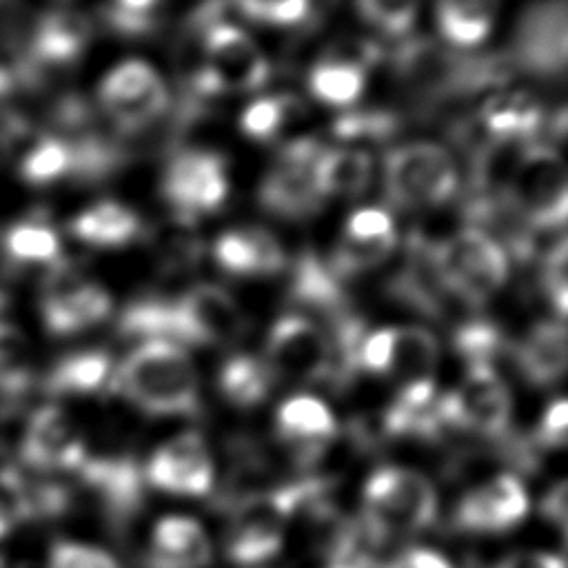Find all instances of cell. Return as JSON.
I'll list each match as a JSON object with an SVG mask.
<instances>
[{
  "label": "cell",
  "instance_id": "obj_1",
  "mask_svg": "<svg viewBox=\"0 0 568 568\" xmlns=\"http://www.w3.org/2000/svg\"><path fill=\"white\" fill-rule=\"evenodd\" d=\"M390 69L422 113L499 91L513 75L506 53H464L419 36L393 47Z\"/></svg>",
  "mask_w": 568,
  "mask_h": 568
},
{
  "label": "cell",
  "instance_id": "obj_2",
  "mask_svg": "<svg viewBox=\"0 0 568 568\" xmlns=\"http://www.w3.org/2000/svg\"><path fill=\"white\" fill-rule=\"evenodd\" d=\"M111 388L149 415H195L197 371L189 353L162 339L140 342L111 373Z\"/></svg>",
  "mask_w": 568,
  "mask_h": 568
},
{
  "label": "cell",
  "instance_id": "obj_3",
  "mask_svg": "<svg viewBox=\"0 0 568 568\" xmlns=\"http://www.w3.org/2000/svg\"><path fill=\"white\" fill-rule=\"evenodd\" d=\"M435 517L437 493L422 473L384 466L368 477L359 524L384 555L397 539L424 530Z\"/></svg>",
  "mask_w": 568,
  "mask_h": 568
},
{
  "label": "cell",
  "instance_id": "obj_4",
  "mask_svg": "<svg viewBox=\"0 0 568 568\" xmlns=\"http://www.w3.org/2000/svg\"><path fill=\"white\" fill-rule=\"evenodd\" d=\"M433 251L446 291L470 308L490 300L508 277V255L499 240L477 226L433 240Z\"/></svg>",
  "mask_w": 568,
  "mask_h": 568
},
{
  "label": "cell",
  "instance_id": "obj_5",
  "mask_svg": "<svg viewBox=\"0 0 568 568\" xmlns=\"http://www.w3.org/2000/svg\"><path fill=\"white\" fill-rule=\"evenodd\" d=\"M384 197L395 209H430L448 202L459 189L450 151L437 142H408L384 158Z\"/></svg>",
  "mask_w": 568,
  "mask_h": 568
},
{
  "label": "cell",
  "instance_id": "obj_6",
  "mask_svg": "<svg viewBox=\"0 0 568 568\" xmlns=\"http://www.w3.org/2000/svg\"><path fill=\"white\" fill-rule=\"evenodd\" d=\"M508 204L535 233L564 229L568 215V173L552 144L528 142L521 149L508 184Z\"/></svg>",
  "mask_w": 568,
  "mask_h": 568
},
{
  "label": "cell",
  "instance_id": "obj_7",
  "mask_svg": "<svg viewBox=\"0 0 568 568\" xmlns=\"http://www.w3.org/2000/svg\"><path fill=\"white\" fill-rule=\"evenodd\" d=\"M98 104L115 133L126 140L144 133L169 115L171 91L149 62L126 60L102 78Z\"/></svg>",
  "mask_w": 568,
  "mask_h": 568
},
{
  "label": "cell",
  "instance_id": "obj_8",
  "mask_svg": "<svg viewBox=\"0 0 568 568\" xmlns=\"http://www.w3.org/2000/svg\"><path fill=\"white\" fill-rule=\"evenodd\" d=\"M262 362L273 382H328L333 368L331 339L315 320L302 313H286L271 326Z\"/></svg>",
  "mask_w": 568,
  "mask_h": 568
},
{
  "label": "cell",
  "instance_id": "obj_9",
  "mask_svg": "<svg viewBox=\"0 0 568 568\" xmlns=\"http://www.w3.org/2000/svg\"><path fill=\"white\" fill-rule=\"evenodd\" d=\"M513 71L535 78H561L568 62V7L566 0H537L528 4L504 51Z\"/></svg>",
  "mask_w": 568,
  "mask_h": 568
},
{
  "label": "cell",
  "instance_id": "obj_10",
  "mask_svg": "<svg viewBox=\"0 0 568 568\" xmlns=\"http://www.w3.org/2000/svg\"><path fill=\"white\" fill-rule=\"evenodd\" d=\"M322 146L315 138H297L280 149L257 191V202L266 213L304 220L322 209L324 197L315 182V160Z\"/></svg>",
  "mask_w": 568,
  "mask_h": 568
},
{
  "label": "cell",
  "instance_id": "obj_11",
  "mask_svg": "<svg viewBox=\"0 0 568 568\" xmlns=\"http://www.w3.org/2000/svg\"><path fill=\"white\" fill-rule=\"evenodd\" d=\"M437 408L444 428L473 430L497 439L510 426L513 399L495 368L470 366L455 390L437 397Z\"/></svg>",
  "mask_w": 568,
  "mask_h": 568
},
{
  "label": "cell",
  "instance_id": "obj_12",
  "mask_svg": "<svg viewBox=\"0 0 568 568\" xmlns=\"http://www.w3.org/2000/svg\"><path fill=\"white\" fill-rule=\"evenodd\" d=\"M160 189L178 220L193 224L197 215H209L224 204L226 162L209 149H182L169 160Z\"/></svg>",
  "mask_w": 568,
  "mask_h": 568
},
{
  "label": "cell",
  "instance_id": "obj_13",
  "mask_svg": "<svg viewBox=\"0 0 568 568\" xmlns=\"http://www.w3.org/2000/svg\"><path fill=\"white\" fill-rule=\"evenodd\" d=\"M40 313L44 328L55 337L75 335L109 317L111 295L64 262L49 264L42 282Z\"/></svg>",
  "mask_w": 568,
  "mask_h": 568
},
{
  "label": "cell",
  "instance_id": "obj_14",
  "mask_svg": "<svg viewBox=\"0 0 568 568\" xmlns=\"http://www.w3.org/2000/svg\"><path fill=\"white\" fill-rule=\"evenodd\" d=\"M204 69L220 93L257 91L266 84L271 67L257 42L237 24L222 20L202 31Z\"/></svg>",
  "mask_w": 568,
  "mask_h": 568
},
{
  "label": "cell",
  "instance_id": "obj_15",
  "mask_svg": "<svg viewBox=\"0 0 568 568\" xmlns=\"http://www.w3.org/2000/svg\"><path fill=\"white\" fill-rule=\"evenodd\" d=\"M22 462L38 473L78 470L87 448L78 424L60 406H42L31 413L20 437Z\"/></svg>",
  "mask_w": 568,
  "mask_h": 568
},
{
  "label": "cell",
  "instance_id": "obj_16",
  "mask_svg": "<svg viewBox=\"0 0 568 568\" xmlns=\"http://www.w3.org/2000/svg\"><path fill=\"white\" fill-rule=\"evenodd\" d=\"M144 477L164 493L200 497L213 486V457L202 435L189 430L155 448Z\"/></svg>",
  "mask_w": 568,
  "mask_h": 568
},
{
  "label": "cell",
  "instance_id": "obj_17",
  "mask_svg": "<svg viewBox=\"0 0 568 568\" xmlns=\"http://www.w3.org/2000/svg\"><path fill=\"white\" fill-rule=\"evenodd\" d=\"M175 306L189 346L229 342L244 331V313L224 286L200 282L175 297Z\"/></svg>",
  "mask_w": 568,
  "mask_h": 568
},
{
  "label": "cell",
  "instance_id": "obj_18",
  "mask_svg": "<svg viewBox=\"0 0 568 568\" xmlns=\"http://www.w3.org/2000/svg\"><path fill=\"white\" fill-rule=\"evenodd\" d=\"M528 513V495L515 475H499L462 497L455 526L473 535H499L515 528Z\"/></svg>",
  "mask_w": 568,
  "mask_h": 568
},
{
  "label": "cell",
  "instance_id": "obj_19",
  "mask_svg": "<svg viewBox=\"0 0 568 568\" xmlns=\"http://www.w3.org/2000/svg\"><path fill=\"white\" fill-rule=\"evenodd\" d=\"M91 40V24L87 16L78 11H51L44 13L33 27L31 40L20 55L29 71L47 84L49 73L73 64Z\"/></svg>",
  "mask_w": 568,
  "mask_h": 568
},
{
  "label": "cell",
  "instance_id": "obj_20",
  "mask_svg": "<svg viewBox=\"0 0 568 568\" xmlns=\"http://www.w3.org/2000/svg\"><path fill=\"white\" fill-rule=\"evenodd\" d=\"M386 288L393 300L428 317H442L448 300H453L437 271L433 240L422 237L419 233H413L410 240H406L404 260Z\"/></svg>",
  "mask_w": 568,
  "mask_h": 568
},
{
  "label": "cell",
  "instance_id": "obj_21",
  "mask_svg": "<svg viewBox=\"0 0 568 568\" xmlns=\"http://www.w3.org/2000/svg\"><path fill=\"white\" fill-rule=\"evenodd\" d=\"M78 473L98 493L111 519L124 524L142 508L144 473L131 457H87Z\"/></svg>",
  "mask_w": 568,
  "mask_h": 568
},
{
  "label": "cell",
  "instance_id": "obj_22",
  "mask_svg": "<svg viewBox=\"0 0 568 568\" xmlns=\"http://www.w3.org/2000/svg\"><path fill=\"white\" fill-rule=\"evenodd\" d=\"M217 266L231 275H275L284 271L286 255L280 240L260 226L229 229L213 242Z\"/></svg>",
  "mask_w": 568,
  "mask_h": 568
},
{
  "label": "cell",
  "instance_id": "obj_23",
  "mask_svg": "<svg viewBox=\"0 0 568 568\" xmlns=\"http://www.w3.org/2000/svg\"><path fill=\"white\" fill-rule=\"evenodd\" d=\"M288 300L302 311L320 315L324 324L353 311L344 291V282L313 251H304L295 260L291 268Z\"/></svg>",
  "mask_w": 568,
  "mask_h": 568
},
{
  "label": "cell",
  "instance_id": "obj_24",
  "mask_svg": "<svg viewBox=\"0 0 568 568\" xmlns=\"http://www.w3.org/2000/svg\"><path fill=\"white\" fill-rule=\"evenodd\" d=\"M277 433L295 450V457L306 464L335 437L337 422L322 399L295 395L277 408Z\"/></svg>",
  "mask_w": 568,
  "mask_h": 568
},
{
  "label": "cell",
  "instance_id": "obj_25",
  "mask_svg": "<svg viewBox=\"0 0 568 568\" xmlns=\"http://www.w3.org/2000/svg\"><path fill=\"white\" fill-rule=\"evenodd\" d=\"M544 124L539 102L521 91H495L477 111L484 140L528 144Z\"/></svg>",
  "mask_w": 568,
  "mask_h": 568
},
{
  "label": "cell",
  "instance_id": "obj_26",
  "mask_svg": "<svg viewBox=\"0 0 568 568\" xmlns=\"http://www.w3.org/2000/svg\"><path fill=\"white\" fill-rule=\"evenodd\" d=\"M521 377L535 386H552L566 371V326L561 320H541L510 346Z\"/></svg>",
  "mask_w": 568,
  "mask_h": 568
},
{
  "label": "cell",
  "instance_id": "obj_27",
  "mask_svg": "<svg viewBox=\"0 0 568 568\" xmlns=\"http://www.w3.org/2000/svg\"><path fill=\"white\" fill-rule=\"evenodd\" d=\"M211 541L204 528L184 515L162 517L151 535L146 555L149 568H206L211 564Z\"/></svg>",
  "mask_w": 568,
  "mask_h": 568
},
{
  "label": "cell",
  "instance_id": "obj_28",
  "mask_svg": "<svg viewBox=\"0 0 568 568\" xmlns=\"http://www.w3.org/2000/svg\"><path fill=\"white\" fill-rule=\"evenodd\" d=\"M373 178L371 153L359 146H322L315 160V182L322 197H355Z\"/></svg>",
  "mask_w": 568,
  "mask_h": 568
},
{
  "label": "cell",
  "instance_id": "obj_29",
  "mask_svg": "<svg viewBox=\"0 0 568 568\" xmlns=\"http://www.w3.org/2000/svg\"><path fill=\"white\" fill-rule=\"evenodd\" d=\"M69 231L89 246L118 248L142 233V222L133 209L113 200H102L80 211L71 220Z\"/></svg>",
  "mask_w": 568,
  "mask_h": 568
},
{
  "label": "cell",
  "instance_id": "obj_30",
  "mask_svg": "<svg viewBox=\"0 0 568 568\" xmlns=\"http://www.w3.org/2000/svg\"><path fill=\"white\" fill-rule=\"evenodd\" d=\"M118 333L126 339H162L182 346L184 335L175 297L166 300L160 295H142L131 300L118 317Z\"/></svg>",
  "mask_w": 568,
  "mask_h": 568
},
{
  "label": "cell",
  "instance_id": "obj_31",
  "mask_svg": "<svg viewBox=\"0 0 568 568\" xmlns=\"http://www.w3.org/2000/svg\"><path fill=\"white\" fill-rule=\"evenodd\" d=\"M497 9L499 0H437L435 18L442 38L462 51L488 38Z\"/></svg>",
  "mask_w": 568,
  "mask_h": 568
},
{
  "label": "cell",
  "instance_id": "obj_32",
  "mask_svg": "<svg viewBox=\"0 0 568 568\" xmlns=\"http://www.w3.org/2000/svg\"><path fill=\"white\" fill-rule=\"evenodd\" d=\"M113 364L109 353L91 348L60 357L44 377V390L51 395H91L111 379Z\"/></svg>",
  "mask_w": 568,
  "mask_h": 568
},
{
  "label": "cell",
  "instance_id": "obj_33",
  "mask_svg": "<svg viewBox=\"0 0 568 568\" xmlns=\"http://www.w3.org/2000/svg\"><path fill=\"white\" fill-rule=\"evenodd\" d=\"M366 87V69L353 60L326 53L308 73V89L315 100L328 106H353Z\"/></svg>",
  "mask_w": 568,
  "mask_h": 568
},
{
  "label": "cell",
  "instance_id": "obj_34",
  "mask_svg": "<svg viewBox=\"0 0 568 568\" xmlns=\"http://www.w3.org/2000/svg\"><path fill=\"white\" fill-rule=\"evenodd\" d=\"M439 359L437 337L424 326L393 328V351L388 373L402 384L430 379Z\"/></svg>",
  "mask_w": 568,
  "mask_h": 568
},
{
  "label": "cell",
  "instance_id": "obj_35",
  "mask_svg": "<svg viewBox=\"0 0 568 568\" xmlns=\"http://www.w3.org/2000/svg\"><path fill=\"white\" fill-rule=\"evenodd\" d=\"M217 384L222 395L240 406V408H251L257 406L266 399L271 386L275 384L266 364L262 362V357L255 355H233L229 357L217 375Z\"/></svg>",
  "mask_w": 568,
  "mask_h": 568
},
{
  "label": "cell",
  "instance_id": "obj_36",
  "mask_svg": "<svg viewBox=\"0 0 568 568\" xmlns=\"http://www.w3.org/2000/svg\"><path fill=\"white\" fill-rule=\"evenodd\" d=\"M4 253L18 266H49L60 260V237L42 217H27L9 226L4 233Z\"/></svg>",
  "mask_w": 568,
  "mask_h": 568
},
{
  "label": "cell",
  "instance_id": "obj_37",
  "mask_svg": "<svg viewBox=\"0 0 568 568\" xmlns=\"http://www.w3.org/2000/svg\"><path fill=\"white\" fill-rule=\"evenodd\" d=\"M453 348L466 362V368L470 366L495 368V362L506 351H510V344L504 331L495 322L486 317H470L457 324L453 333Z\"/></svg>",
  "mask_w": 568,
  "mask_h": 568
},
{
  "label": "cell",
  "instance_id": "obj_38",
  "mask_svg": "<svg viewBox=\"0 0 568 568\" xmlns=\"http://www.w3.org/2000/svg\"><path fill=\"white\" fill-rule=\"evenodd\" d=\"M395 246H397V235L382 237V240H351L342 235V240L335 244L326 264L344 282L353 275L366 273L379 266L382 262H386L395 251Z\"/></svg>",
  "mask_w": 568,
  "mask_h": 568
},
{
  "label": "cell",
  "instance_id": "obj_39",
  "mask_svg": "<svg viewBox=\"0 0 568 568\" xmlns=\"http://www.w3.org/2000/svg\"><path fill=\"white\" fill-rule=\"evenodd\" d=\"M300 106L293 95H262L246 104L240 115V129L255 142H271Z\"/></svg>",
  "mask_w": 568,
  "mask_h": 568
},
{
  "label": "cell",
  "instance_id": "obj_40",
  "mask_svg": "<svg viewBox=\"0 0 568 568\" xmlns=\"http://www.w3.org/2000/svg\"><path fill=\"white\" fill-rule=\"evenodd\" d=\"M399 126V115L388 109H348L335 118L333 135L342 142H386Z\"/></svg>",
  "mask_w": 568,
  "mask_h": 568
},
{
  "label": "cell",
  "instance_id": "obj_41",
  "mask_svg": "<svg viewBox=\"0 0 568 568\" xmlns=\"http://www.w3.org/2000/svg\"><path fill=\"white\" fill-rule=\"evenodd\" d=\"M71 153L69 144L62 138L44 135L20 162V175L29 184H49L69 175Z\"/></svg>",
  "mask_w": 568,
  "mask_h": 568
},
{
  "label": "cell",
  "instance_id": "obj_42",
  "mask_svg": "<svg viewBox=\"0 0 568 568\" xmlns=\"http://www.w3.org/2000/svg\"><path fill=\"white\" fill-rule=\"evenodd\" d=\"M422 0H355L359 16L388 38H406Z\"/></svg>",
  "mask_w": 568,
  "mask_h": 568
},
{
  "label": "cell",
  "instance_id": "obj_43",
  "mask_svg": "<svg viewBox=\"0 0 568 568\" xmlns=\"http://www.w3.org/2000/svg\"><path fill=\"white\" fill-rule=\"evenodd\" d=\"M29 382L27 339L16 326L0 322V393H22Z\"/></svg>",
  "mask_w": 568,
  "mask_h": 568
},
{
  "label": "cell",
  "instance_id": "obj_44",
  "mask_svg": "<svg viewBox=\"0 0 568 568\" xmlns=\"http://www.w3.org/2000/svg\"><path fill=\"white\" fill-rule=\"evenodd\" d=\"M233 9L253 22L291 27L306 20L313 11V0H231Z\"/></svg>",
  "mask_w": 568,
  "mask_h": 568
},
{
  "label": "cell",
  "instance_id": "obj_45",
  "mask_svg": "<svg viewBox=\"0 0 568 568\" xmlns=\"http://www.w3.org/2000/svg\"><path fill=\"white\" fill-rule=\"evenodd\" d=\"M566 240L559 235L557 242H552L544 255H541V268H539V282L548 297V302L555 306L559 320L566 317L568 308V280H566Z\"/></svg>",
  "mask_w": 568,
  "mask_h": 568
},
{
  "label": "cell",
  "instance_id": "obj_46",
  "mask_svg": "<svg viewBox=\"0 0 568 568\" xmlns=\"http://www.w3.org/2000/svg\"><path fill=\"white\" fill-rule=\"evenodd\" d=\"M47 568H120L102 548L60 539L49 548Z\"/></svg>",
  "mask_w": 568,
  "mask_h": 568
},
{
  "label": "cell",
  "instance_id": "obj_47",
  "mask_svg": "<svg viewBox=\"0 0 568 568\" xmlns=\"http://www.w3.org/2000/svg\"><path fill=\"white\" fill-rule=\"evenodd\" d=\"M22 519H29L24 477L16 470H0V539Z\"/></svg>",
  "mask_w": 568,
  "mask_h": 568
},
{
  "label": "cell",
  "instance_id": "obj_48",
  "mask_svg": "<svg viewBox=\"0 0 568 568\" xmlns=\"http://www.w3.org/2000/svg\"><path fill=\"white\" fill-rule=\"evenodd\" d=\"M395 233V222L388 209L362 206L353 211L344 224V237L351 240H382Z\"/></svg>",
  "mask_w": 568,
  "mask_h": 568
},
{
  "label": "cell",
  "instance_id": "obj_49",
  "mask_svg": "<svg viewBox=\"0 0 568 568\" xmlns=\"http://www.w3.org/2000/svg\"><path fill=\"white\" fill-rule=\"evenodd\" d=\"M390 351H393V328H377L366 331L359 351H357V373H371V375H386L390 364Z\"/></svg>",
  "mask_w": 568,
  "mask_h": 568
},
{
  "label": "cell",
  "instance_id": "obj_50",
  "mask_svg": "<svg viewBox=\"0 0 568 568\" xmlns=\"http://www.w3.org/2000/svg\"><path fill=\"white\" fill-rule=\"evenodd\" d=\"M566 430H568V404L566 399L557 397L546 408L532 442L539 448H561L566 444Z\"/></svg>",
  "mask_w": 568,
  "mask_h": 568
},
{
  "label": "cell",
  "instance_id": "obj_51",
  "mask_svg": "<svg viewBox=\"0 0 568 568\" xmlns=\"http://www.w3.org/2000/svg\"><path fill=\"white\" fill-rule=\"evenodd\" d=\"M566 501H568V495H566V481H557L541 499L539 504V510H541V517L555 526H559L561 530L566 528V517H568V508H566Z\"/></svg>",
  "mask_w": 568,
  "mask_h": 568
},
{
  "label": "cell",
  "instance_id": "obj_52",
  "mask_svg": "<svg viewBox=\"0 0 568 568\" xmlns=\"http://www.w3.org/2000/svg\"><path fill=\"white\" fill-rule=\"evenodd\" d=\"M386 568H453L439 552L428 548L404 550Z\"/></svg>",
  "mask_w": 568,
  "mask_h": 568
},
{
  "label": "cell",
  "instance_id": "obj_53",
  "mask_svg": "<svg viewBox=\"0 0 568 568\" xmlns=\"http://www.w3.org/2000/svg\"><path fill=\"white\" fill-rule=\"evenodd\" d=\"M495 568H564V559L550 552H513L504 557Z\"/></svg>",
  "mask_w": 568,
  "mask_h": 568
},
{
  "label": "cell",
  "instance_id": "obj_54",
  "mask_svg": "<svg viewBox=\"0 0 568 568\" xmlns=\"http://www.w3.org/2000/svg\"><path fill=\"white\" fill-rule=\"evenodd\" d=\"M160 0H111L109 7L131 13V16H153L155 18V7Z\"/></svg>",
  "mask_w": 568,
  "mask_h": 568
},
{
  "label": "cell",
  "instance_id": "obj_55",
  "mask_svg": "<svg viewBox=\"0 0 568 568\" xmlns=\"http://www.w3.org/2000/svg\"><path fill=\"white\" fill-rule=\"evenodd\" d=\"M7 304H9V297H7V293L0 288V313L7 308Z\"/></svg>",
  "mask_w": 568,
  "mask_h": 568
},
{
  "label": "cell",
  "instance_id": "obj_56",
  "mask_svg": "<svg viewBox=\"0 0 568 568\" xmlns=\"http://www.w3.org/2000/svg\"><path fill=\"white\" fill-rule=\"evenodd\" d=\"M0 2H4V0H0Z\"/></svg>",
  "mask_w": 568,
  "mask_h": 568
}]
</instances>
